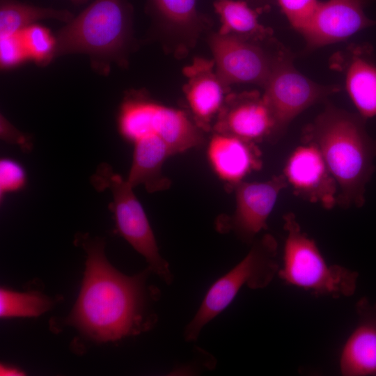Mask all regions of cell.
Listing matches in <instances>:
<instances>
[{
    "instance_id": "obj_1",
    "label": "cell",
    "mask_w": 376,
    "mask_h": 376,
    "mask_svg": "<svg viewBox=\"0 0 376 376\" xmlns=\"http://www.w3.org/2000/svg\"><path fill=\"white\" fill-rule=\"evenodd\" d=\"M86 268L80 294L68 322L98 341L116 340L148 329L156 320L149 311L159 291L147 286L148 269L133 276L113 268L102 240L84 243Z\"/></svg>"
},
{
    "instance_id": "obj_2",
    "label": "cell",
    "mask_w": 376,
    "mask_h": 376,
    "mask_svg": "<svg viewBox=\"0 0 376 376\" xmlns=\"http://www.w3.org/2000/svg\"><path fill=\"white\" fill-rule=\"evenodd\" d=\"M364 118L327 105L304 133L306 143L315 146L337 185L336 203L361 207L374 172L376 140L365 128Z\"/></svg>"
},
{
    "instance_id": "obj_3",
    "label": "cell",
    "mask_w": 376,
    "mask_h": 376,
    "mask_svg": "<svg viewBox=\"0 0 376 376\" xmlns=\"http://www.w3.org/2000/svg\"><path fill=\"white\" fill-rule=\"evenodd\" d=\"M132 15L128 0H95L58 31L54 58L86 54L95 69L108 71L111 62L124 61L131 38Z\"/></svg>"
},
{
    "instance_id": "obj_4",
    "label": "cell",
    "mask_w": 376,
    "mask_h": 376,
    "mask_svg": "<svg viewBox=\"0 0 376 376\" xmlns=\"http://www.w3.org/2000/svg\"><path fill=\"white\" fill-rule=\"evenodd\" d=\"M283 219L286 237L279 277L288 285L316 295H352L358 274L340 265H329L314 240L301 230L295 216L288 213Z\"/></svg>"
},
{
    "instance_id": "obj_5",
    "label": "cell",
    "mask_w": 376,
    "mask_h": 376,
    "mask_svg": "<svg viewBox=\"0 0 376 376\" xmlns=\"http://www.w3.org/2000/svg\"><path fill=\"white\" fill-rule=\"evenodd\" d=\"M251 244L246 256L210 286L196 313L184 329L186 341L196 340L203 327L228 307L242 287L264 288L278 274L274 237L266 234Z\"/></svg>"
},
{
    "instance_id": "obj_6",
    "label": "cell",
    "mask_w": 376,
    "mask_h": 376,
    "mask_svg": "<svg viewBox=\"0 0 376 376\" xmlns=\"http://www.w3.org/2000/svg\"><path fill=\"white\" fill-rule=\"evenodd\" d=\"M91 183L98 191L110 189L113 201L109 207L114 215L120 235L148 262L151 272L169 285L173 276L168 262L159 252L154 233L146 212L127 179L113 172L111 166L103 163L91 178Z\"/></svg>"
},
{
    "instance_id": "obj_7",
    "label": "cell",
    "mask_w": 376,
    "mask_h": 376,
    "mask_svg": "<svg viewBox=\"0 0 376 376\" xmlns=\"http://www.w3.org/2000/svg\"><path fill=\"white\" fill-rule=\"evenodd\" d=\"M118 127L121 135L130 142L143 135H157L174 155L204 142L203 131L187 113L139 93L125 99L119 113Z\"/></svg>"
},
{
    "instance_id": "obj_8",
    "label": "cell",
    "mask_w": 376,
    "mask_h": 376,
    "mask_svg": "<svg viewBox=\"0 0 376 376\" xmlns=\"http://www.w3.org/2000/svg\"><path fill=\"white\" fill-rule=\"evenodd\" d=\"M263 97L275 122L274 139L305 109L339 91L336 86L319 84L301 74L284 50L278 57L263 86Z\"/></svg>"
},
{
    "instance_id": "obj_9",
    "label": "cell",
    "mask_w": 376,
    "mask_h": 376,
    "mask_svg": "<svg viewBox=\"0 0 376 376\" xmlns=\"http://www.w3.org/2000/svg\"><path fill=\"white\" fill-rule=\"evenodd\" d=\"M262 42L218 32L210 37L215 70L226 86L253 84L263 88L283 49L272 54Z\"/></svg>"
},
{
    "instance_id": "obj_10",
    "label": "cell",
    "mask_w": 376,
    "mask_h": 376,
    "mask_svg": "<svg viewBox=\"0 0 376 376\" xmlns=\"http://www.w3.org/2000/svg\"><path fill=\"white\" fill-rule=\"evenodd\" d=\"M288 185L283 175L274 176L264 182H244L235 185L236 206L230 217L220 218L217 229L232 231L240 240L252 244L256 236L267 228V221L281 191Z\"/></svg>"
},
{
    "instance_id": "obj_11",
    "label": "cell",
    "mask_w": 376,
    "mask_h": 376,
    "mask_svg": "<svg viewBox=\"0 0 376 376\" xmlns=\"http://www.w3.org/2000/svg\"><path fill=\"white\" fill-rule=\"evenodd\" d=\"M370 0H327L320 1L308 26L302 32L306 48L315 49L341 42L357 32L376 24L364 8Z\"/></svg>"
},
{
    "instance_id": "obj_12",
    "label": "cell",
    "mask_w": 376,
    "mask_h": 376,
    "mask_svg": "<svg viewBox=\"0 0 376 376\" xmlns=\"http://www.w3.org/2000/svg\"><path fill=\"white\" fill-rule=\"evenodd\" d=\"M213 128L256 143L274 139L275 122L263 94L244 91L228 94Z\"/></svg>"
},
{
    "instance_id": "obj_13",
    "label": "cell",
    "mask_w": 376,
    "mask_h": 376,
    "mask_svg": "<svg viewBox=\"0 0 376 376\" xmlns=\"http://www.w3.org/2000/svg\"><path fill=\"white\" fill-rule=\"evenodd\" d=\"M187 79L183 91L191 118L203 132H208L220 113L228 93L215 70L213 59L196 57L183 69Z\"/></svg>"
},
{
    "instance_id": "obj_14",
    "label": "cell",
    "mask_w": 376,
    "mask_h": 376,
    "mask_svg": "<svg viewBox=\"0 0 376 376\" xmlns=\"http://www.w3.org/2000/svg\"><path fill=\"white\" fill-rule=\"evenodd\" d=\"M299 196L330 208L336 203L337 185L318 148L306 143L290 155L284 173Z\"/></svg>"
},
{
    "instance_id": "obj_15",
    "label": "cell",
    "mask_w": 376,
    "mask_h": 376,
    "mask_svg": "<svg viewBox=\"0 0 376 376\" xmlns=\"http://www.w3.org/2000/svg\"><path fill=\"white\" fill-rule=\"evenodd\" d=\"M207 155L212 169L228 189H233L262 166L261 153L255 143L227 134L214 132Z\"/></svg>"
},
{
    "instance_id": "obj_16",
    "label": "cell",
    "mask_w": 376,
    "mask_h": 376,
    "mask_svg": "<svg viewBox=\"0 0 376 376\" xmlns=\"http://www.w3.org/2000/svg\"><path fill=\"white\" fill-rule=\"evenodd\" d=\"M356 308L358 322L341 350L340 370L345 376L376 375V303L363 298Z\"/></svg>"
},
{
    "instance_id": "obj_17",
    "label": "cell",
    "mask_w": 376,
    "mask_h": 376,
    "mask_svg": "<svg viewBox=\"0 0 376 376\" xmlns=\"http://www.w3.org/2000/svg\"><path fill=\"white\" fill-rule=\"evenodd\" d=\"M134 146L127 181L133 187L143 185L146 190L155 192L169 188L170 180L163 175L165 160L174 155L169 145L159 136L146 134L131 142Z\"/></svg>"
},
{
    "instance_id": "obj_18",
    "label": "cell",
    "mask_w": 376,
    "mask_h": 376,
    "mask_svg": "<svg viewBox=\"0 0 376 376\" xmlns=\"http://www.w3.org/2000/svg\"><path fill=\"white\" fill-rule=\"evenodd\" d=\"M343 69L346 91L364 119L376 116V64L359 48L347 52Z\"/></svg>"
},
{
    "instance_id": "obj_19",
    "label": "cell",
    "mask_w": 376,
    "mask_h": 376,
    "mask_svg": "<svg viewBox=\"0 0 376 376\" xmlns=\"http://www.w3.org/2000/svg\"><path fill=\"white\" fill-rule=\"evenodd\" d=\"M214 8L221 22L218 33L260 41L271 37V30L258 20L263 9L251 6L247 1L241 0H215Z\"/></svg>"
},
{
    "instance_id": "obj_20",
    "label": "cell",
    "mask_w": 376,
    "mask_h": 376,
    "mask_svg": "<svg viewBox=\"0 0 376 376\" xmlns=\"http://www.w3.org/2000/svg\"><path fill=\"white\" fill-rule=\"evenodd\" d=\"M148 6L164 28L192 41L205 26L196 0H148Z\"/></svg>"
},
{
    "instance_id": "obj_21",
    "label": "cell",
    "mask_w": 376,
    "mask_h": 376,
    "mask_svg": "<svg viewBox=\"0 0 376 376\" xmlns=\"http://www.w3.org/2000/svg\"><path fill=\"white\" fill-rule=\"evenodd\" d=\"M73 15L65 10L38 7L15 0H1L0 36L13 35L41 19H56L68 23Z\"/></svg>"
},
{
    "instance_id": "obj_22",
    "label": "cell",
    "mask_w": 376,
    "mask_h": 376,
    "mask_svg": "<svg viewBox=\"0 0 376 376\" xmlns=\"http://www.w3.org/2000/svg\"><path fill=\"white\" fill-rule=\"evenodd\" d=\"M52 301L45 295L36 292H17L5 288L0 290V316L36 317L47 311Z\"/></svg>"
},
{
    "instance_id": "obj_23",
    "label": "cell",
    "mask_w": 376,
    "mask_h": 376,
    "mask_svg": "<svg viewBox=\"0 0 376 376\" xmlns=\"http://www.w3.org/2000/svg\"><path fill=\"white\" fill-rule=\"evenodd\" d=\"M20 33L29 57L40 64H47L54 58L56 40L47 29L33 24Z\"/></svg>"
},
{
    "instance_id": "obj_24",
    "label": "cell",
    "mask_w": 376,
    "mask_h": 376,
    "mask_svg": "<svg viewBox=\"0 0 376 376\" xmlns=\"http://www.w3.org/2000/svg\"><path fill=\"white\" fill-rule=\"evenodd\" d=\"M290 25L301 33L311 21L318 0H276Z\"/></svg>"
},
{
    "instance_id": "obj_25",
    "label": "cell",
    "mask_w": 376,
    "mask_h": 376,
    "mask_svg": "<svg viewBox=\"0 0 376 376\" xmlns=\"http://www.w3.org/2000/svg\"><path fill=\"white\" fill-rule=\"evenodd\" d=\"M26 184V173L16 161L3 158L0 161L1 198L8 192L17 191Z\"/></svg>"
},
{
    "instance_id": "obj_26",
    "label": "cell",
    "mask_w": 376,
    "mask_h": 376,
    "mask_svg": "<svg viewBox=\"0 0 376 376\" xmlns=\"http://www.w3.org/2000/svg\"><path fill=\"white\" fill-rule=\"evenodd\" d=\"M28 57L20 32L1 37L0 60L2 67L14 66Z\"/></svg>"
},
{
    "instance_id": "obj_27",
    "label": "cell",
    "mask_w": 376,
    "mask_h": 376,
    "mask_svg": "<svg viewBox=\"0 0 376 376\" xmlns=\"http://www.w3.org/2000/svg\"><path fill=\"white\" fill-rule=\"evenodd\" d=\"M1 137L8 143L18 144L23 149H30L31 144L27 142L25 136L13 127L3 116H1Z\"/></svg>"
},
{
    "instance_id": "obj_28",
    "label": "cell",
    "mask_w": 376,
    "mask_h": 376,
    "mask_svg": "<svg viewBox=\"0 0 376 376\" xmlns=\"http://www.w3.org/2000/svg\"><path fill=\"white\" fill-rule=\"evenodd\" d=\"M272 0H247V2L251 5V6L263 9L265 10L269 8V4Z\"/></svg>"
},
{
    "instance_id": "obj_29",
    "label": "cell",
    "mask_w": 376,
    "mask_h": 376,
    "mask_svg": "<svg viewBox=\"0 0 376 376\" xmlns=\"http://www.w3.org/2000/svg\"><path fill=\"white\" fill-rule=\"evenodd\" d=\"M20 370L15 368L1 366V375H22Z\"/></svg>"
},
{
    "instance_id": "obj_30",
    "label": "cell",
    "mask_w": 376,
    "mask_h": 376,
    "mask_svg": "<svg viewBox=\"0 0 376 376\" xmlns=\"http://www.w3.org/2000/svg\"><path fill=\"white\" fill-rule=\"evenodd\" d=\"M72 3L75 4H81L86 2L88 0H70Z\"/></svg>"
}]
</instances>
